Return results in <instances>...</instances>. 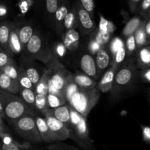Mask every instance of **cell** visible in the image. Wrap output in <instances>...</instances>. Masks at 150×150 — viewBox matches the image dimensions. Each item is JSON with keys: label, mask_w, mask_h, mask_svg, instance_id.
<instances>
[{"label": "cell", "mask_w": 150, "mask_h": 150, "mask_svg": "<svg viewBox=\"0 0 150 150\" xmlns=\"http://www.w3.org/2000/svg\"><path fill=\"white\" fill-rule=\"evenodd\" d=\"M99 98L100 92L97 88L92 89L79 88L67 101V105L86 118L96 105Z\"/></svg>", "instance_id": "1"}, {"label": "cell", "mask_w": 150, "mask_h": 150, "mask_svg": "<svg viewBox=\"0 0 150 150\" xmlns=\"http://www.w3.org/2000/svg\"><path fill=\"white\" fill-rule=\"evenodd\" d=\"M0 101L4 111V117L10 122L16 121L23 116L32 114L24 103L17 95L0 90Z\"/></svg>", "instance_id": "2"}, {"label": "cell", "mask_w": 150, "mask_h": 150, "mask_svg": "<svg viewBox=\"0 0 150 150\" xmlns=\"http://www.w3.org/2000/svg\"><path fill=\"white\" fill-rule=\"evenodd\" d=\"M70 123L68 127L70 138L74 136L75 140L85 149L91 147V141L89 139L86 118L82 117L70 107Z\"/></svg>", "instance_id": "3"}, {"label": "cell", "mask_w": 150, "mask_h": 150, "mask_svg": "<svg viewBox=\"0 0 150 150\" xmlns=\"http://www.w3.org/2000/svg\"><path fill=\"white\" fill-rule=\"evenodd\" d=\"M27 56L33 59L39 60L47 64L54 57V53L41 35L35 32L23 50Z\"/></svg>", "instance_id": "4"}, {"label": "cell", "mask_w": 150, "mask_h": 150, "mask_svg": "<svg viewBox=\"0 0 150 150\" xmlns=\"http://www.w3.org/2000/svg\"><path fill=\"white\" fill-rule=\"evenodd\" d=\"M34 117L32 114H27L11 123L16 133L22 138L32 143H40L42 139L37 130Z\"/></svg>", "instance_id": "5"}, {"label": "cell", "mask_w": 150, "mask_h": 150, "mask_svg": "<svg viewBox=\"0 0 150 150\" xmlns=\"http://www.w3.org/2000/svg\"><path fill=\"white\" fill-rule=\"evenodd\" d=\"M45 71L48 73V79L51 84L64 96L66 82L70 73V72L64 68V66L57 59L55 55H54L53 58L47 64Z\"/></svg>", "instance_id": "6"}, {"label": "cell", "mask_w": 150, "mask_h": 150, "mask_svg": "<svg viewBox=\"0 0 150 150\" xmlns=\"http://www.w3.org/2000/svg\"><path fill=\"white\" fill-rule=\"evenodd\" d=\"M136 73V65L134 61H128L117 70L114 76L113 87L118 89L126 88L134 81Z\"/></svg>", "instance_id": "7"}, {"label": "cell", "mask_w": 150, "mask_h": 150, "mask_svg": "<svg viewBox=\"0 0 150 150\" xmlns=\"http://www.w3.org/2000/svg\"><path fill=\"white\" fill-rule=\"evenodd\" d=\"M76 6L78 16V26H79L83 34H89L95 31V24L93 21V18L86 11L79 1L75 2Z\"/></svg>", "instance_id": "8"}, {"label": "cell", "mask_w": 150, "mask_h": 150, "mask_svg": "<svg viewBox=\"0 0 150 150\" xmlns=\"http://www.w3.org/2000/svg\"><path fill=\"white\" fill-rule=\"evenodd\" d=\"M44 118L48 127L53 134L56 136L58 142L70 139V130L64 123L48 114H45Z\"/></svg>", "instance_id": "9"}, {"label": "cell", "mask_w": 150, "mask_h": 150, "mask_svg": "<svg viewBox=\"0 0 150 150\" xmlns=\"http://www.w3.org/2000/svg\"><path fill=\"white\" fill-rule=\"evenodd\" d=\"M95 60L99 76L107 71L111 67L113 62V57L109 48L104 46L100 48L97 51Z\"/></svg>", "instance_id": "10"}, {"label": "cell", "mask_w": 150, "mask_h": 150, "mask_svg": "<svg viewBox=\"0 0 150 150\" xmlns=\"http://www.w3.org/2000/svg\"><path fill=\"white\" fill-rule=\"evenodd\" d=\"M80 67L84 74L92 78L95 81L98 80L100 78L95 58L90 54L86 53L81 57Z\"/></svg>", "instance_id": "11"}, {"label": "cell", "mask_w": 150, "mask_h": 150, "mask_svg": "<svg viewBox=\"0 0 150 150\" xmlns=\"http://www.w3.org/2000/svg\"><path fill=\"white\" fill-rule=\"evenodd\" d=\"M34 118H35L37 130H38V133L40 136L42 142L49 144L58 142L56 136L53 134L52 132L48 127L44 117L39 115H35Z\"/></svg>", "instance_id": "12"}, {"label": "cell", "mask_w": 150, "mask_h": 150, "mask_svg": "<svg viewBox=\"0 0 150 150\" xmlns=\"http://www.w3.org/2000/svg\"><path fill=\"white\" fill-rule=\"evenodd\" d=\"M116 72L117 70L113 67H111L104 73L100 80L98 83H97L96 88L99 90V92H108L112 89Z\"/></svg>", "instance_id": "13"}, {"label": "cell", "mask_w": 150, "mask_h": 150, "mask_svg": "<svg viewBox=\"0 0 150 150\" xmlns=\"http://www.w3.org/2000/svg\"><path fill=\"white\" fill-rule=\"evenodd\" d=\"M45 114L52 116L54 118L64 123L68 128L70 123V107L68 105H62L58 108L48 109Z\"/></svg>", "instance_id": "14"}, {"label": "cell", "mask_w": 150, "mask_h": 150, "mask_svg": "<svg viewBox=\"0 0 150 150\" xmlns=\"http://www.w3.org/2000/svg\"><path fill=\"white\" fill-rule=\"evenodd\" d=\"M69 4H70L69 0H59L58 8L53 16V19L57 30L60 31L62 28H63V21L70 9Z\"/></svg>", "instance_id": "15"}, {"label": "cell", "mask_w": 150, "mask_h": 150, "mask_svg": "<svg viewBox=\"0 0 150 150\" xmlns=\"http://www.w3.org/2000/svg\"><path fill=\"white\" fill-rule=\"evenodd\" d=\"M63 40V45L66 49H68L71 52H74L79 47L80 35L76 29H70L66 31Z\"/></svg>", "instance_id": "16"}, {"label": "cell", "mask_w": 150, "mask_h": 150, "mask_svg": "<svg viewBox=\"0 0 150 150\" xmlns=\"http://www.w3.org/2000/svg\"><path fill=\"white\" fill-rule=\"evenodd\" d=\"M0 90L16 95L20 91V86L17 81L13 80L1 73L0 75Z\"/></svg>", "instance_id": "17"}, {"label": "cell", "mask_w": 150, "mask_h": 150, "mask_svg": "<svg viewBox=\"0 0 150 150\" xmlns=\"http://www.w3.org/2000/svg\"><path fill=\"white\" fill-rule=\"evenodd\" d=\"M14 26L13 23L10 22H1L0 23V48L11 54L9 48V38L12 29Z\"/></svg>", "instance_id": "18"}, {"label": "cell", "mask_w": 150, "mask_h": 150, "mask_svg": "<svg viewBox=\"0 0 150 150\" xmlns=\"http://www.w3.org/2000/svg\"><path fill=\"white\" fill-rule=\"evenodd\" d=\"M19 98L22 100L25 105L33 115H36L35 111V92L33 90L21 88L18 92Z\"/></svg>", "instance_id": "19"}, {"label": "cell", "mask_w": 150, "mask_h": 150, "mask_svg": "<svg viewBox=\"0 0 150 150\" xmlns=\"http://www.w3.org/2000/svg\"><path fill=\"white\" fill-rule=\"evenodd\" d=\"M150 65V49L149 45H146L139 48L136 54V66L139 69L149 67Z\"/></svg>", "instance_id": "20"}, {"label": "cell", "mask_w": 150, "mask_h": 150, "mask_svg": "<svg viewBox=\"0 0 150 150\" xmlns=\"http://www.w3.org/2000/svg\"><path fill=\"white\" fill-rule=\"evenodd\" d=\"M73 81L81 89H92L96 88L97 81L86 76L84 73H76L73 75Z\"/></svg>", "instance_id": "21"}, {"label": "cell", "mask_w": 150, "mask_h": 150, "mask_svg": "<svg viewBox=\"0 0 150 150\" xmlns=\"http://www.w3.org/2000/svg\"><path fill=\"white\" fill-rule=\"evenodd\" d=\"M78 27V16L76 4H73L69 9L68 13L66 15L63 21V28L65 31L70 29H76Z\"/></svg>", "instance_id": "22"}, {"label": "cell", "mask_w": 150, "mask_h": 150, "mask_svg": "<svg viewBox=\"0 0 150 150\" xmlns=\"http://www.w3.org/2000/svg\"><path fill=\"white\" fill-rule=\"evenodd\" d=\"M9 48H10V51L13 55V54H21V53L23 51L22 45L21 44L20 40H19L18 38V28H16L15 26L13 27L10 34Z\"/></svg>", "instance_id": "23"}, {"label": "cell", "mask_w": 150, "mask_h": 150, "mask_svg": "<svg viewBox=\"0 0 150 150\" xmlns=\"http://www.w3.org/2000/svg\"><path fill=\"white\" fill-rule=\"evenodd\" d=\"M34 33H35V32H34L33 27L30 25H25V26H23L18 29V38L23 50L25 49L27 43L30 40L32 37L33 36Z\"/></svg>", "instance_id": "24"}, {"label": "cell", "mask_w": 150, "mask_h": 150, "mask_svg": "<svg viewBox=\"0 0 150 150\" xmlns=\"http://www.w3.org/2000/svg\"><path fill=\"white\" fill-rule=\"evenodd\" d=\"M23 70L24 71V73H26V76L29 78V80L31 81V82L32 83V84L34 85V86L35 87V86L37 85V83L39 82L40 79L42 75L40 73V72L38 71V69L35 67H34L33 65H30V64H28L27 63H24L23 64V67H21Z\"/></svg>", "instance_id": "25"}, {"label": "cell", "mask_w": 150, "mask_h": 150, "mask_svg": "<svg viewBox=\"0 0 150 150\" xmlns=\"http://www.w3.org/2000/svg\"><path fill=\"white\" fill-rule=\"evenodd\" d=\"M144 23L145 21H142L139 27L136 29L135 33L133 34L135 40H136V46L139 47V48L146 45V44H148V42H149V38L146 35L144 31Z\"/></svg>", "instance_id": "26"}, {"label": "cell", "mask_w": 150, "mask_h": 150, "mask_svg": "<svg viewBox=\"0 0 150 150\" xmlns=\"http://www.w3.org/2000/svg\"><path fill=\"white\" fill-rule=\"evenodd\" d=\"M141 23H142V20H141L140 18L138 17V16L133 18L125 25L124 29H123L122 34L126 38H127L130 35H133L136 29L139 27Z\"/></svg>", "instance_id": "27"}, {"label": "cell", "mask_w": 150, "mask_h": 150, "mask_svg": "<svg viewBox=\"0 0 150 150\" xmlns=\"http://www.w3.org/2000/svg\"><path fill=\"white\" fill-rule=\"evenodd\" d=\"M48 76L47 72L45 71L42 73L39 82L37 83V85L35 87V92L36 94H40L46 96L48 94Z\"/></svg>", "instance_id": "28"}, {"label": "cell", "mask_w": 150, "mask_h": 150, "mask_svg": "<svg viewBox=\"0 0 150 150\" xmlns=\"http://www.w3.org/2000/svg\"><path fill=\"white\" fill-rule=\"evenodd\" d=\"M47 103L49 109L58 108L62 105H67V102L64 98L59 95H52V94H47Z\"/></svg>", "instance_id": "29"}, {"label": "cell", "mask_w": 150, "mask_h": 150, "mask_svg": "<svg viewBox=\"0 0 150 150\" xmlns=\"http://www.w3.org/2000/svg\"><path fill=\"white\" fill-rule=\"evenodd\" d=\"M49 109L47 103V98L45 95L35 93V111L45 115L46 111Z\"/></svg>", "instance_id": "30"}, {"label": "cell", "mask_w": 150, "mask_h": 150, "mask_svg": "<svg viewBox=\"0 0 150 150\" xmlns=\"http://www.w3.org/2000/svg\"><path fill=\"white\" fill-rule=\"evenodd\" d=\"M1 73L7 75L8 77L13 80L17 81L19 76V71H20V67H18L14 62V61H11L8 64L1 69Z\"/></svg>", "instance_id": "31"}, {"label": "cell", "mask_w": 150, "mask_h": 150, "mask_svg": "<svg viewBox=\"0 0 150 150\" xmlns=\"http://www.w3.org/2000/svg\"><path fill=\"white\" fill-rule=\"evenodd\" d=\"M17 81L18 83L19 86H20V89L21 88H23V89H31V90H33L35 92V86L32 84V83L29 80V78L26 76V73H24V71H23L21 67H20L19 76L18 78Z\"/></svg>", "instance_id": "32"}, {"label": "cell", "mask_w": 150, "mask_h": 150, "mask_svg": "<svg viewBox=\"0 0 150 150\" xmlns=\"http://www.w3.org/2000/svg\"><path fill=\"white\" fill-rule=\"evenodd\" d=\"M126 55V51L125 48L124 46L121 47L118 51L116 52L115 55L113 57V62L111 67H113L114 68H115L117 70V69L120 67V64H122L123 62H124L125 59Z\"/></svg>", "instance_id": "33"}, {"label": "cell", "mask_w": 150, "mask_h": 150, "mask_svg": "<svg viewBox=\"0 0 150 150\" xmlns=\"http://www.w3.org/2000/svg\"><path fill=\"white\" fill-rule=\"evenodd\" d=\"M97 35H95L94 39L95 40L98 45L102 48L104 47L108 42L110 41V38H111V34L103 33V32H100L99 30H97Z\"/></svg>", "instance_id": "34"}, {"label": "cell", "mask_w": 150, "mask_h": 150, "mask_svg": "<svg viewBox=\"0 0 150 150\" xmlns=\"http://www.w3.org/2000/svg\"><path fill=\"white\" fill-rule=\"evenodd\" d=\"M125 48L126 54L128 55H131L135 53L136 50V40H135L134 35H131L128 36L126 39L125 42V46H124Z\"/></svg>", "instance_id": "35"}, {"label": "cell", "mask_w": 150, "mask_h": 150, "mask_svg": "<svg viewBox=\"0 0 150 150\" xmlns=\"http://www.w3.org/2000/svg\"><path fill=\"white\" fill-rule=\"evenodd\" d=\"M98 30L101 32H103V33L111 34L113 31L114 30V26L111 22L108 21L103 16H101Z\"/></svg>", "instance_id": "36"}, {"label": "cell", "mask_w": 150, "mask_h": 150, "mask_svg": "<svg viewBox=\"0 0 150 150\" xmlns=\"http://www.w3.org/2000/svg\"><path fill=\"white\" fill-rule=\"evenodd\" d=\"M48 150H80L78 148L74 147L66 144L60 143V142H54L47 146Z\"/></svg>", "instance_id": "37"}, {"label": "cell", "mask_w": 150, "mask_h": 150, "mask_svg": "<svg viewBox=\"0 0 150 150\" xmlns=\"http://www.w3.org/2000/svg\"><path fill=\"white\" fill-rule=\"evenodd\" d=\"M59 0H45V7L47 13L53 18V16L55 14L57 8L59 7Z\"/></svg>", "instance_id": "38"}, {"label": "cell", "mask_w": 150, "mask_h": 150, "mask_svg": "<svg viewBox=\"0 0 150 150\" xmlns=\"http://www.w3.org/2000/svg\"><path fill=\"white\" fill-rule=\"evenodd\" d=\"M13 60V55L0 48V69H2Z\"/></svg>", "instance_id": "39"}, {"label": "cell", "mask_w": 150, "mask_h": 150, "mask_svg": "<svg viewBox=\"0 0 150 150\" xmlns=\"http://www.w3.org/2000/svg\"><path fill=\"white\" fill-rule=\"evenodd\" d=\"M149 7L150 0H142V2H141L139 12L143 17L146 18V20L149 18Z\"/></svg>", "instance_id": "40"}, {"label": "cell", "mask_w": 150, "mask_h": 150, "mask_svg": "<svg viewBox=\"0 0 150 150\" xmlns=\"http://www.w3.org/2000/svg\"><path fill=\"white\" fill-rule=\"evenodd\" d=\"M83 9L86 10L92 18L94 16V10H95V3L94 0H78Z\"/></svg>", "instance_id": "41"}, {"label": "cell", "mask_w": 150, "mask_h": 150, "mask_svg": "<svg viewBox=\"0 0 150 150\" xmlns=\"http://www.w3.org/2000/svg\"><path fill=\"white\" fill-rule=\"evenodd\" d=\"M0 150H29L26 148L21 147L13 142H1L0 144Z\"/></svg>", "instance_id": "42"}, {"label": "cell", "mask_w": 150, "mask_h": 150, "mask_svg": "<svg viewBox=\"0 0 150 150\" xmlns=\"http://www.w3.org/2000/svg\"><path fill=\"white\" fill-rule=\"evenodd\" d=\"M142 79L144 82L149 83L150 81V69L149 67L147 68L142 69V73H141Z\"/></svg>", "instance_id": "43"}, {"label": "cell", "mask_w": 150, "mask_h": 150, "mask_svg": "<svg viewBox=\"0 0 150 150\" xmlns=\"http://www.w3.org/2000/svg\"><path fill=\"white\" fill-rule=\"evenodd\" d=\"M142 0H129V5L132 12H136Z\"/></svg>", "instance_id": "44"}, {"label": "cell", "mask_w": 150, "mask_h": 150, "mask_svg": "<svg viewBox=\"0 0 150 150\" xmlns=\"http://www.w3.org/2000/svg\"><path fill=\"white\" fill-rule=\"evenodd\" d=\"M100 48L101 47L98 45V42L95 41V39L92 40V41H91L90 43H89V49H90L91 53L95 54V53H97V51H98Z\"/></svg>", "instance_id": "45"}, {"label": "cell", "mask_w": 150, "mask_h": 150, "mask_svg": "<svg viewBox=\"0 0 150 150\" xmlns=\"http://www.w3.org/2000/svg\"><path fill=\"white\" fill-rule=\"evenodd\" d=\"M143 137L144 140L149 142L150 140V128L149 127H143Z\"/></svg>", "instance_id": "46"}, {"label": "cell", "mask_w": 150, "mask_h": 150, "mask_svg": "<svg viewBox=\"0 0 150 150\" xmlns=\"http://www.w3.org/2000/svg\"><path fill=\"white\" fill-rule=\"evenodd\" d=\"M65 47L64 46V45L62 44H59L58 46H57V54L59 55L60 57H63L65 52Z\"/></svg>", "instance_id": "47"}, {"label": "cell", "mask_w": 150, "mask_h": 150, "mask_svg": "<svg viewBox=\"0 0 150 150\" xmlns=\"http://www.w3.org/2000/svg\"><path fill=\"white\" fill-rule=\"evenodd\" d=\"M144 31L146 35H147L148 38H149L150 36V21L149 19L146 20V21H145L144 23Z\"/></svg>", "instance_id": "48"}, {"label": "cell", "mask_w": 150, "mask_h": 150, "mask_svg": "<svg viewBox=\"0 0 150 150\" xmlns=\"http://www.w3.org/2000/svg\"><path fill=\"white\" fill-rule=\"evenodd\" d=\"M7 14V9L4 6L0 4V17H3Z\"/></svg>", "instance_id": "49"}, {"label": "cell", "mask_w": 150, "mask_h": 150, "mask_svg": "<svg viewBox=\"0 0 150 150\" xmlns=\"http://www.w3.org/2000/svg\"><path fill=\"white\" fill-rule=\"evenodd\" d=\"M0 117H1V118L4 117V111H3V108L2 105H1V101H0Z\"/></svg>", "instance_id": "50"}, {"label": "cell", "mask_w": 150, "mask_h": 150, "mask_svg": "<svg viewBox=\"0 0 150 150\" xmlns=\"http://www.w3.org/2000/svg\"><path fill=\"white\" fill-rule=\"evenodd\" d=\"M1 119L2 118L0 117V132H1V130H2V120H1Z\"/></svg>", "instance_id": "51"}, {"label": "cell", "mask_w": 150, "mask_h": 150, "mask_svg": "<svg viewBox=\"0 0 150 150\" xmlns=\"http://www.w3.org/2000/svg\"><path fill=\"white\" fill-rule=\"evenodd\" d=\"M1 69H0V75H1Z\"/></svg>", "instance_id": "52"}]
</instances>
